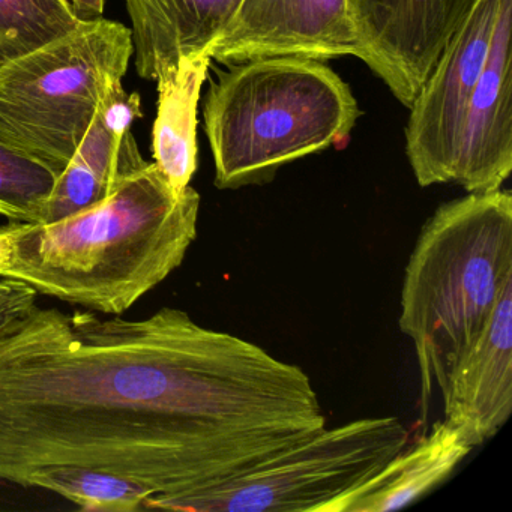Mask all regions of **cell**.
I'll use <instances>...</instances> for the list:
<instances>
[{
    "instance_id": "6da1fadb",
    "label": "cell",
    "mask_w": 512,
    "mask_h": 512,
    "mask_svg": "<svg viewBox=\"0 0 512 512\" xmlns=\"http://www.w3.org/2000/svg\"><path fill=\"white\" fill-rule=\"evenodd\" d=\"M325 427L301 367L179 308L128 320L34 304L0 326V481L79 466L179 496Z\"/></svg>"
},
{
    "instance_id": "7a4b0ae2",
    "label": "cell",
    "mask_w": 512,
    "mask_h": 512,
    "mask_svg": "<svg viewBox=\"0 0 512 512\" xmlns=\"http://www.w3.org/2000/svg\"><path fill=\"white\" fill-rule=\"evenodd\" d=\"M199 214L200 194L193 187L178 193L149 163L94 208L0 227V278L121 316L182 265Z\"/></svg>"
},
{
    "instance_id": "3957f363",
    "label": "cell",
    "mask_w": 512,
    "mask_h": 512,
    "mask_svg": "<svg viewBox=\"0 0 512 512\" xmlns=\"http://www.w3.org/2000/svg\"><path fill=\"white\" fill-rule=\"evenodd\" d=\"M512 290V196L467 193L428 218L404 271L400 329L412 340L422 406L442 392Z\"/></svg>"
},
{
    "instance_id": "277c9868",
    "label": "cell",
    "mask_w": 512,
    "mask_h": 512,
    "mask_svg": "<svg viewBox=\"0 0 512 512\" xmlns=\"http://www.w3.org/2000/svg\"><path fill=\"white\" fill-rule=\"evenodd\" d=\"M226 67L203 106L215 187L266 184L280 167L349 142L358 101L322 61L272 56Z\"/></svg>"
},
{
    "instance_id": "5b68a950",
    "label": "cell",
    "mask_w": 512,
    "mask_h": 512,
    "mask_svg": "<svg viewBox=\"0 0 512 512\" xmlns=\"http://www.w3.org/2000/svg\"><path fill=\"white\" fill-rule=\"evenodd\" d=\"M131 58L130 28L101 19L0 68V143L59 178Z\"/></svg>"
},
{
    "instance_id": "8992f818",
    "label": "cell",
    "mask_w": 512,
    "mask_h": 512,
    "mask_svg": "<svg viewBox=\"0 0 512 512\" xmlns=\"http://www.w3.org/2000/svg\"><path fill=\"white\" fill-rule=\"evenodd\" d=\"M409 445L395 416L361 418L319 433L241 478L179 496L154 494L143 508L182 512H322L361 487Z\"/></svg>"
},
{
    "instance_id": "52a82bcc",
    "label": "cell",
    "mask_w": 512,
    "mask_h": 512,
    "mask_svg": "<svg viewBox=\"0 0 512 512\" xmlns=\"http://www.w3.org/2000/svg\"><path fill=\"white\" fill-rule=\"evenodd\" d=\"M499 2H476L410 104L406 155L419 187L452 182L467 106L487 62Z\"/></svg>"
},
{
    "instance_id": "ba28073f",
    "label": "cell",
    "mask_w": 512,
    "mask_h": 512,
    "mask_svg": "<svg viewBox=\"0 0 512 512\" xmlns=\"http://www.w3.org/2000/svg\"><path fill=\"white\" fill-rule=\"evenodd\" d=\"M478 0H349L365 62L410 107Z\"/></svg>"
},
{
    "instance_id": "9c48e42d",
    "label": "cell",
    "mask_w": 512,
    "mask_h": 512,
    "mask_svg": "<svg viewBox=\"0 0 512 512\" xmlns=\"http://www.w3.org/2000/svg\"><path fill=\"white\" fill-rule=\"evenodd\" d=\"M208 55L224 65L272 56L365 62L349 0H241Z\"/></svg>"
},
{
    "instance_id": "30bf717a",
    "label": "cell",
    "mask_w": 512,
    "mask_h": 512,
    "mask_svg": "<svg viewBox=\"0 0 512 512\" xmlns=\"http://www.w3.org/2000/svg\"><path fill=\"white\" fill-rule=\"evenodd\" d=\"M512 0H500L490 52L467 106L451 184L500 190L512 170Z\"/></svg>"
},
{
    "instance_id": "8fae6325",
    "label": "cell",
    "mask_w": 512,
    "mask_h": 512,
    "mask_svg": "<svg viewBox=\"0 0 512 512\" xmlns=\"http://www.w3.org/2000/svg\"><path fill=\"white\" fill-rule=\"evenodd\" d=\"M142 118L139 94L115 83L76 154L56 181L41 223H53L106 200L128 176L148 166L131 127Z\"/></svg>"
},
{
    "instance_id": "7c38bea8",
    "label": "cell",
    "mask_w": 512,
    "mask_h": 512,
    "mask_svg": "<svg viewBox=\"0 0 512 512\" xmlns=\"http://www.w3.org/2000/svg\"><path fill=\"white\" fill-rule=\"evenodd\" d=\"M443 419L473 445L493 439L512 410V290L503 295L484 334L455 364L445 389Z\"/></svg>"
},
{
    "instance_id": "4fadbf2b",
    "label": "cell",
    "mask_w": 512,
    "mask_h": 512,
    "mask_svg": "<svg viewBox=\"0 0 512 512\" xmlns=\"http://www.w3.org/2000/svg\"><path fill=\"white\" fill-rule=\"evenodd\" d=\"M241 0H125L137 74L155 80L209 46Z\"/></svg>"
},
{
    "instance_id": "5bb4252c",
    "label": "cell",
    "mask_w": 512,
    "mask_h": 512,
    "mask_svg": "<svg viewBox=\"0 0 512 512\" xmlns=\"http://www.w3.org/2000/svg\"><path fill=\"white\" fill-rule=\"evenodd\" d=\"M473 448L476 446L463 430L439 419L377 475L326 505L322 512H388L406 508L446 481Z\"/></svg>"
},
{
    "instance_id": "9a60e30c",
    "label": "cell",
    "mask_w": 512,
    "mask_h": 512,
    "mask_svg": "<svg viewBox=\"0 0 512 512\" xmlns=\"http://www.w3.org/2000/svg\"><path fill=\"white\" fill-rule=\"evenodd\" d=\"M212 59L193 56L158 77V112L152 131L154 163L178 193L197 170V107Z\"/></svg>"
},
{
    "instance_id": "2e32d148",
    "label": "cell",
    "mask_w": 512,
    "mask_h": 512,
    "mask_svg": "<svg viewBox=\"0 0 512 512\" xmlns=\"http://www.w3.org/2000/svg\"><path fill=\"white\" fill-rule=\"evenodd\" d=\"M25 488H43L88 512H134L152 491L113 473L79 466L40 467L26 476Z\"/></svg>"
},
{
    "instance_id": "e0dca14e",
    "label": "cell",
    "mask_w": 512,
    "mask_h": 512,
    "mask_svg": "<svg viewBox=\"0 0 512 512\" xmlns=\"http://www.w3.org/2000/svg\"><path fill=\"white\" fill-rule=\"evenodd\" d=\"M80 26L67 0H0V68Z\"/></svg>"
},
{
    "instance_id": "ac0fdd59",
    "label": "cell",
    "mask_w": 512,
    "mask_h": 512,
    "mask_svg": "<svg viewBox=\"0 0 512 512\" xmlns=\"http://www.w3.org/2000/svg\"><path fill=\"white\" fill-rule=\"evenodd\" d=\"M58 175L0 143V215L17 223H41Z\"/></svg>"
},
{
    "instance_id": "d6986e66",
    "label": "cell",
    "mask_w": 512,
    "mask_h": 512,
    "mask_svg": "<svg viewBox=\"0 0 512 512\" xmlns=\"http://www.w3.org/2000/svg\"><path fill=\"white\" fill-rule=\"evenodd\" d=\"M38 293L19 281L0 280V326L37 304Z\"/></svg>"
},
{
    "instance_id": "ffe728a7",
    "label": "cell",
    "mask_w": 512,
    "mask_h": 512,
    "mask_svg": "<svg viewBox=\"0 0 512 512\" xmlns=\"http://www.w3.org/2000/svg\"><path fill=\"white\" fill-rule=\"evenodd\" d=\"M74 17L80 23H94L103 19L104 0H67Z\"/></svg>"
}]
</instances>
